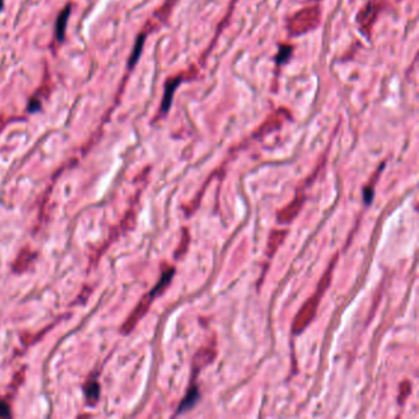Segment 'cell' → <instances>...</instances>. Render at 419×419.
Masks as SVG:
<instances>
[{"label": "cell", "mask_w": 419, "mask_h": 419, "mask_svg": "<svg viewBox=\"0 0 419 419\" xmlns=\"http://www.w3.org/2000/svg\"><path fill=\"white\" fill-rule=\"evenodd\" d=\"M177 0H165V3L161 5L160 8L155 10V13L151 15V17L145 23L144 27H143L142 32L138 35L136 45H134L133 52H131L130 57H129V62H128V67L129 69L134 68L138 60H139L140 54H142L143 47H144L145 39L149 35L155 30H158L163 24L166 23L169 20L170 15L172 14L173 8H175Z\"/></svg>", "instance_id": "1"}, {"label": "cell", "mask_w": 419, "mask_h": 419, "mask_svg": "<svg viewBox=\"0 0 419 419\" xmlns=\"http://www.w3.org/2000/svg\"><path fill=\"white\" fill-rule=\"evenodd\" d=\"M321 23H322V9L320 5H307L289 17L286 21V31L290 37H299L316 30Z\"/></svg>", "instance_id": "2"}, {"label": "cell", "mask_w": 419, "mask_h": 419, "mask_svg": "<svg viewBox=\"0 0 419 419\" xmlns=\"http://www.w3.org/2000/svg\"><path fill=\"white\" fill-rule=\"evenodd\" d=\"M385 9V0H368L357 14V25L359 31L366 39L371 41L374 27L379 16Z\"/></svg>", "instance_id": "3"}, {"label": "cell", "mask_w": 419, "mask_h": 419, "mask_svg": "<svg viewBox=\"0 0 419 419\" xmlns=\"http://www.w3.org/2000/svg\"><path fill=\"white\" fill-rule=\"evenodd\" d=\"M198 76V69L195 67H192L191 69L182 70V72L177 73V74L167 78L166 82H165L164 87V95L163 100H161L160 108H159V115L165 116L170 111L171 106H172L173 95H175L176 90L179 89L180 85L185 81H191Z\"/></svg>", "instance_id": "4"}, {"label": "cell", "mask_w": 419, "mask_h": 419, "mask_svg": "<svg viewBox=\"0 0 419 419\" xmlns=\"http://www.w3.org/2000/svg\"><path fill=\"white\" fill-rule=\"evenodd\" d=\"M171 275H172V271H171L170 273L163 275V279H161L160 283L158 284L157 288L152 289L151 292H150V294H149L148 296H145V298L143 299L142 302H140V304L138 305V306L136 307V310H134V313L131 314L129 317H128L127 321H125L124 325L122 326V329H121L122 333H129V332L131 331V329H133V327L137 325L138 321L142 319L143 315H144V314L146 313V310H148L149 305L151 304L152 298H155V295L158 294V290L163 288L165 284L169 282L170 278H171Z\"/></svg>", "instance_id": "5"}, {"label": "cell", "mask_w": 419, "mask_h": 419, "mask_svg": "<svg viewBox=\"0 0 419 419\" xmlns=\"http://www.w3.org/2000/svg\"><path fill=\"white\" fill-rule=\"evenodd\" d=\"M70 9L72 7L70 5H67L65 8L60 11L59 16L57 19L56 24V35L58 42H63L64 35H65V27H67V21H68V17L70 15Z\"/></svg>", "instance_id": "6"}, {"label": "cell", "mask_w": 419, "mask_h": 419, "mask_svg": "<svg viewBox=\"0 0 419 419\" xmlns=\"http://www.w3.org/2000/svg\"><path fill=\"white\" fill-rule=\"evenodd\" d=\"M237 2H238V0H231V3H230V7H229V10H228V14H226L225 19H224V20H222V24H220V26L218 27V32H216V35H215V37H214V39H212V43H210L209 47H208V50H207V52H206V54H204V57H207L208 54H209L210 52H212V48L214 47V46H215V43H216V39H218L219 35H220V32H222V30L224 29V27H225L226 25H228L229 19H230V15H231V13H232V10H234L235 5L237 4Z\"/></svg>", "instance_id": "7"}, {"label": "cell", "mask_w": 419, "mask_h": 419, "mask_svg": "<svg viewBox=\"0 0 419 419\" xmlns=\"http://www.w3.org/2000/svg\"><path fill=\"white\" fill-rule=\"evenodd\" d=\"M293 54V46L288 43H283L280 45L279 51H278L277 57H275V63H277L278 67L283 65L289 60V58L292 57Z\"/></svg>", "instance_id": "8"}, {"label": "cell", "mask_w": 419, "mask_h": 419, "mask_svg": "<svg viewBox=\"0 0 419 419\" xmlns=\"http://www.w3.org/2000/svg\"><path fill=\"white\" fill-rule=\"evenodd\" d=\"M85 393H86V399L89 401V403L95 405L100 396L99 384H97L96 381H89L86 386H85Z\"/></svg>", "instance_id": "9"}, {"label": "cell", "mask_w": 419, "mask_h": 419, "mask_svg": "<svg viewBox=\"0 0 419 419\" xmlns=\"http://www.w3.org/2000/svg\"><path fill=\"white\" fill-rule=\"evenodd\" d=\"M198 397H200V394H198L197 388H193V390L189 391L187 397L182 401L181 406L179 407V413H181L183 411H187V409L191 408V407L195 403V401L198 400Z\"/></svg>", "instance_id": "10"}, {"label": "cell", "mask_w": 419, "mask_h": 419, "mask_svg": "<svg viewBox=\"0 0 419 419\" xmlns=\"http://www.w3.org/2000/svg\"><path fill=\"white\" fill-rule=\"evenodd\" d=\"M0 417H10V409L9 406L3 401H0Z\"/></svg>", "instance_id": "11"}, {"label": "cell", "mask_w": 419, "mask_h": 419, "mask_svg": "<svg viewBox=\"0 0 419 419\" xmlns=\"http://www.w3.org/2000/svg\"><path fill=\"white\" fill-rule=\"evenodd\" d=\"M3 8V0H0V9Z\"/></svg>", "instance_id": "12"}]
</instances>
